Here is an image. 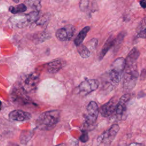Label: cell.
Masks as SVG:
<instances>
[{
  "label": "cell",
  "instance_id": "6da1fadb",
  "mask_svg": "<svg viewBox=\"0 0 146 146\" xmlns=\"http://www.w3.org/2000/svg\"><path fill=\"white\" fill-rule=\"evenodd\" d=\"M137 59L131 55H127L125 59L123 87L125 90H131L137 82L139 76L137 66Z\"/></svg>",
  "mask_w": 146,
  "mask_h": 146
},
{
  "label": "cell",
  "instance_id": "7a4b0ae2",
  "mask_svg": "<svg viewBox=\"0 0 146 146\" xmlns=\"http://www.w3.org/2000/svg\"><path fill=\"white\" fill-rule=\"evenodd\" d=\"M60 119V111L51 110L41 113L36 119L35 125L40 130H50L55 127Z\"/></svg>",
  "mask_w": 146,
  "mask_h": 146
},
{
  "label": "cell",
  "instance_id": "3957f363",
  "mask_svg": "<svg viewBox=\"0 0 146 146\" xmlns=\"http://www.w3.org/2000/svg\"><path fill=\"white\" fill-rule=\"evenodd\" d=\"M125 59L119 57L116 59L111 64L108 72V77L111 85L117 84L121 78L125 67Z\"/></svg>",
  "mask_w": 146,
  "mask_h": 146
},
{
  "label": "cell",
  "instance_id": "277c9868",
  "mask_svg": "<svg viewBox=\"0 0 146 146\" xmlns=\"http://www.w3.org/2000/svg\"><path fill=\"white\" fill-rule=\"evenodd\" d=\"M99 108L96 102L91 101L87 107L86 113L84 116V123L87 126L93 125L98 118Z\"/></svg>",
  "mask_w": 146,
  "mask_h": 146
},
{
  "label": "cell",
  "instance_id": "5b68a950",
  "mask_svg": "<svg viewBox=\"0 0 146 146\" xmlns=\"http://www.w3.org/2000/svg\"><path fill=\"white\" fill-rule=\"evenodd\" d=\"M75 27L72 25H67L57 30L55 33L56 38L60 41L70 40L74 35Z\"/></svg>",
  "mask_w": 146,
  "mask_h": 146
},
{
  "label": "cell",
  "instance_id": "8992f818",
  "mask_svg": "<svg viewBox=\"0 0 146 146\" xmlns=\"http://www.w3.org/2000/svg\"><path fill=\"white\" fill-rule=\"evenodd\" d=\"M119 130V126L116 124H113L108 129L103 132L98 139L104 144H110L114 140Z\"/></svg>",
  "mask_w": 146,
  "mask_h": 146
},
{
  "label": "cell",
  "instance_id": "52a82bcc",
  "mask_svg": "<svg viewBox=\"0 0 146 146\" xmlns=\"http://www.w3.org/2000/svg\"><path fill=\"white\" fill-rule=\"evenodd\" d=\"M117 102L115 98H112L108 102L103 104L100 108V112L102 116L104 117L111 116L115 112Z\"/></svg>",
  "mask_w": 146,
  "mask_h": 146
},
{
  "label": "cell",
  "instance_id": "ba28073f",
  "mask_svg": "<svg viewBox=\"0 0 146 146\" xmlns=\"http://www.w3.org/2000/svg\"><path fill=\"white\" fill-rule=\"evenodd\" d=\"M130 99V94H127L123 95L117 103L115 110L116 115L119 119H121L125 115L127 110V105Z\"/></svg>",
  "mask_w": 146,
  "mask_h": 146
},
{
  "label": "cell",
  "instance_id": "9c48e42d",
  "mask_svg": "<svg viewBox=\"0 0 146 146\" xmlns=\"http://www.w3.org/2000/svg\"><path fill=\"white\" fill-rule=\"evenodd\" d=\"M99 82L96 79L86 80L82 82L79 86L80 92L84 94H89L96 90L99 87Z\"/></svg>",
  "mask_w": 146,
  "mask_h": 146
},
{
  "label": "cell",
  "instance_id": "30bf717a",
  "mask_svg": "<svg viewBox=\"0 0 146 146\" xmlns=\"http://www.w3.org/2000/svg\"><path fill=\"white\" fill-rule=\"evenodd\" d=\"M66 64V62L62 59L54 60L47 64V71L50 74H55L60 71Z\"/></svg>",
  "mask_w": 146,
  "mask_h": 146
},
{
  "label": "cell",
  "instance_id": "8fae6325",
  "mask_svg": "<svg viewBox=\"0 0 146 146\" xmlns=\"http://www.w3.org/2000/svg\"><path fill=\"white\" fill-rule=\"evenodd\" d=\"M9 116L10 120L18 121H26L31 118V115L29 113L20 110L11 111L9 113Z\"/></svg>",
  "mask_w": 146,
  "mask_h": 146
},
{
  "label": "cell",
  "instance_id": "7c38bea8",
  "mask_svg": "<svg viewBox=\"0 0 146 146\" xmlns=\"http://www.w3.org/2000/svg\"><path fill=\"white\" fill-rule=\"evenodd\" d=\"M38 80V76L36 74H31L29 75L23 82V88L27 91L33 90L36 86Z\"/></svg>",
  "mask_w": 146,
  "mask_h": 146
},
{
  "label": "cell",
  "instance_id": "4fadbf2b",
  "mask_svg": "<svg viewBox=\"0 0 146 146\" xmlns=\"http://www.w3.org/2000/svg\"><path fill=\"white\" fill-rule=\"evenodd\" d=\"M114 40H115V38H113L112 35L109 36V38L107 39L99 54V60H101L104 57V56L106 55L107 52L109 51V50L113 46Z\"/></svg>",
  "mask_w": 146,
  "mask_h": 146
},
{
  "label": "cell",
  "instance_id": "5bb4252c",
  "mask_svg": "<svg viewBox=\"0 0 146 146\" xmlns=\"http://www.w3.org/2000/svg\"><path fill=\"white\" fill-rule=\"evenodd\" d=\"M136 34L139 38H146V15L139 23L136 29Z\"/></svg>",
  "mask_w": 146,
  "mask_h": 146
},
{
  "label": "cell",
  "instance_id": "9a60e30c",
  "mask_svg": "<svg viewBox=\"0 0 146 146\" xmlns=\"http://www.w3.org/2000/svg\"><path fill=\"white\" fill-rule=\"evenodd\" d=\"M90 30V26H86L80 31V32L79 33V34L77 35L75 39H74V43L75 46H78L82 43L83 41L85 39Z\"/></svg>",
  "mask_w": 146,
  "mask_h": 146
},
{
  "label": "cell",
  "instance_id": "2e32d148",
  "mask_svg": "<svg viewBox=\"0 0 146 146\" xmlns=\"http://www.w3.org/2000/svg\"><path fill=\"white\" fill-rule=\"evenodd\" d=\"M50 37V35L46 31H43L40 33L35 34L33 36V40L36 43H39L44 42V40L49 39Z\"/></svg>",
  "mask_w": 146,
  "mask_h": 146
},
{
  "label": "cell",
  "instance_id": "e0dca14e",
  "mask_svg": "<svg viewBox=\"0 0 146 146\" xmlns=\"http://www.w3.org/2000/svg\"><path fill=\"white\" fill-rule=\"evenodd\" d=\"M126 35V33L125 31H121L116 36V38H115L114 40V44H113V50L115 51H116L119 50L120 48L121 44H122L123 40Z\"/></svg>",
  "mask_w": 146,
  "mask_h": 146
},
{
  "label": "cell",
  "instance_id": "ac0fdd59",
  "mask_svg": "<svg viewBox=\"0 0 146 146\" xmlns=\"http://www.w3.org/2000/svg\"><path fill=\"white\" fill-rule=\"evenodd\" d=\"M77 47V51L80 55V56L84 59H87L90 57L91 52L88 49V48L86 47V46H84V44H80V45L76 46Z\"/></svg>",
  "mask_w": 146,
  "mask_h": 146
},
{
  "label": "cell",
  "instance_id": "d6986e66",
  "mask_svg": "<svg viewBox=\"0 0 146 146\" xmlns=\"http://www.w3.org/2000/svg\"><path fill=\"white\" fill-rule=\"evenodd\" d=\"M27 10V6L23 3L19 4L15 6H11L9 7V11L14 14L22 13Z\"/></svg>",
  "mask_w": 146,
  "mask_h": 146
},
{
  "label": "cell",
  "instance_id": "ffe728a7",
  "mask_svg": "<svg viewBox=\"0 0 146 146\" xmlns=\"http://www.w3.org/2000/svg\"><path fill=\"white\" fill-rule=\"evenodd\" d=\"M27 4L35 11H39L41 9L40 0H27L26 1Z\"/></svg>",
  "mask_w": 146,
  "mask_h": 146
},
{
  "label": "cell",
  "instance_id": "44dd1931",
  "mask_svg": "<svg viewBox=\"0 0 146 146\" xmlns=\"http://www.w3.org/2000/svg\"><path fill=\"white\" fill-rule=\"evenodd\" d=\"M26 17L29 23H33L36 22L39 17V11L34 10L32 12H30L26 15Z\"/></svg>",
  "mask_w": 146,
  "mask_h": 146
},
{
  "label": "cell",
  "instance_id": "7402d4cb",
  "mask_svg": "<svg viewBox=\"0 0 146 146\" xmlns=\"http://www.w3.org/2000/svg\"><path fill=\"white\" fill-rule=\"evenodd\" d=\"M98 39L96 38H92L88 42H87L86 47L91 51L94 50L98 45Z\"/></svg>",
  "mask_w": 146,
  "mask_h": 146
},
{
  "label": "cell",
  "instance_id": "603a6c76",
  "mask_svg": "<svg viewBox=\"0 0 146 146\" xmlns=\"http://www.w3.org/2000/svg\"><path fill=\"white\" fill-rule=\"evenodd\" d=\"M90 0H80L79 2V9L82 11H86L88 9Z\"/></svg>",
  "mask_w": 146,
  "mask_h": 146
},
{
  "label": "cell",
  "instance_id": "cb8c5ba5",
  "mask_svg": "<svg viewBox=\"0 0 146 146\" xmlns=\"http://www.w3.org/2000/svg\"><path fill=\"white\" fill-rule=\"evenodd\" d=\"M49 18H50L49 15L47 14H45V15L42 16L40 18L39 17L35 22L37 25H42L43 24H45L46 22H47L48 21Z\"/></svg>",
  "mask_w": 146,
  "mask_h": 146
},
{
  "label": "cell",
  "instance_id": "d4e9b609",
  "mask_svg": "<svg viewBox=\"0 0 146 146\" xmlns=\"http://www.w3.org/2000/svg\"><path fill=\"white\" fill-rule=\"evenodd\" d=\"M88 139H89V136L88 135V132L86 131H83L80 137V140L83 143H85L88 141Z\"/></svg>",
  "mask_w": 146,
  "mask_h": 146
},
{
  "label": "cell",
  "instance_id": "484cf974",
  "mask_svg": "<svg viewBox=\"0 0 146 146\" xmlns=\"http://www.w3.org/2000/svg\"><path fill=\"white\" fill-rule=\"evenodd\" d=\"M140 5L143 9H146V0H139Z\"/></svg>",
  "mask_w": 146,
  "mask_h": 146
},
{
  "label": "cell",
  "instance_id": "4316f807",
  "mask_svg": "<svg viewBox=\"0 0 146 146\" xmlns=\"http://www.w3.org/2000/svg\"><path fill=\"white\" fill-rule=\"evenodd\" d=\"M129 146H143V145L139 143H132L129 145Z\"/></svg>",
  "mask_w": 146,
  "mask_h": 146
},
{
  "label": "cell",
  "instance_id": "83f0119b",
  "mask_svg": "<svg viewBox=\"0 0 146 146\" xmlns=\"http://www.w3.org/2000/svg\"><path fill=\"white\" fill-rule=\"evenodd\" d=\"M13 1H14L15 3H18V2L19 1V0H12Z\"/></svg>",
  "mask_w": 146,
  "mask_h": 146
},
{
  "label": "cell",
  "instance_id": "f1b7e54d",
  "mask_svg": "<svg viewBox=\"0 0 146 146\" xmlns=\"http://www.w3.org/2000/svg\"><path fill=\"white\" fill-rule=\"evenodd\" d=\"M1 106H2V103H1V102L0 101V110L1 109Z\"/></svg>",
  "mask_w": 146,
  "mask_h": 146
},
{
  "label": "cell",
  "instance_id": "f546056e",
  "mask_svg": "<svg viewBox=\"0 0 146 146\" xmlns=\"http://www.w3.org/2000/svg\"><path fill=\"white\" fill-rule=\"evenodd\" d=\"M56 146H64V145L63 144H59V145H57Z\"/></svg>",
  "mask_w": 146,
  "mask_h": 146
},
{
  "label": "cell",
  "instance_id": "4dcf8cb0",
  "mask_svg": "<svg viewBox=\"0 0 146 146\" xmlns=\"http://www.w3.org/2000/svg\"><path fill=\"white\" fill-rule=\"evenodd\" d=\"M56 1L57 2H60V1H62V0H56Z\"/></svg>",
  "mask_w": 146,
  "mask_h": 146
}]
</instances>
